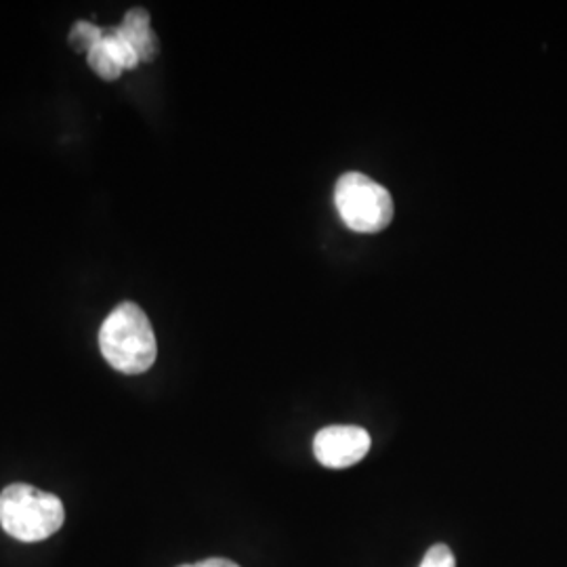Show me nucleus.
Listing matches in <instances>:
<instances>
[{"label":"nucleus","mask_w":567,"mask_h":567,"mask_svg":"<svg viewBox=\"0 0 567 567\" xmlns=\"http://www.w3.org/2000/svg\"><path fill=\"white\" fill-rule=\"evenodd\" d=\"M86 60H89L91 70H93L97 76H102L103 81H116V79H121V65L107 53V49L103 47L102 42H100L97 47H93V49L86 53Z\"/></svg>","instance_id":"0eeeda50"},{"label":"nucleus","mask_w":567,"mask_h":567,"mask_svg":"<svg viewBox=\"0 0 567 567\" xmlns=\"http://www.w3.org/2000/svg\"><path fill=\"white\" fill-rule=\"evenodd\" d=\"M368 450L370 435L362 426H326L313 440V454L328 468H347L355 465L364 458Z\"/></svg>","instance_id":"20e7f679"},{"label":"nucleus","mask_w":567,"mask_h":567,"mask_svg":"<svg viewBox=\"0 0 567 567\" xmlns=\"http://www.w3.org/2000/svg\"><path fill=\"white\" fill-rule=\"evenodd\" d=\"M421 567H456V559L446 545H435L426 550Z\"/></svg>","instance_id":"1a4fd4ad"},{"label":"nucleus","mask_w":567,"mask_h":567,"mask_svg":"<svg viewBox=\"0 0 567 567\" xmlns=\"http://www.w3.org/2000/svg\"><path fill=\"white\" fill-rule=\"evenodd\" d=\"M102 44L107 49V53L116 60V63L121 65L122 70H133V68H137L140 55H137V51L133 49V44L122 37L121 32H118V28L107 30V32L103 34Z\"/></svg>","instance_id":"423d86ee"},{"label":"nucleus","mask_w":567,"mask_h":567,"mask_svg":"<svg viewBox=\"0 0 567 567\" xmlns=\"http://www.w3.org/2000/svg\"><path fill=\"white\" fill-rule=\"evenodd\" d=\"M179 567H240L238 564H234V561H229V559H219V557H215V559H204L200 564H192V566H179Z\"/></svg>","instance_id":"9d476101"},{"label":"nucleus","mask_w":567,"mask_h":567,"mask_svg":"<svg viewBox=\"0 0 567 567\" xmlns=\"http://www.w3.org/2000/svg\"><path fill=\"white\" fill-rule=\"evenodd\" d=\"M103 30H100L97 25L89 23V21H79L72 32H70V42L76 51H84L89 53L93 47H97L103 41Z\"/></svg>","instance_id":"6e6552de"},{"label":"nucleus","mask_w":567,"mask_h":567,"mask_svg":"<svg viewBox=\"0 0 567 567\" xmlns=\"http://www.w3.org/2000/svg\"><path fill=\"white\" fill-rule=\"evenodd\" d=\"M334 203L344 225L360 234L381 231L393 221L389 189L362 173H344L337 182Z\"/></svg>","instance_id":"7ed1b4c3"},{"label":"nucleus","mask_w":567,"mask_h":567,"mask_svg":"<svg viewBox=\"0 0 567 567\" xmlns=\"http://www.w3.org/2000/svg\"><path fill=\"white\" fill-rule=\"evenodd\" d=\"M100 347L107 364L124 374H143L158 355L154 328L137 303H121L105 318Z\"/></svg>","instance_id":"f257e3e1"},{"label":"nucleus","mask_w":567,"mask_h":567,"mask_svg":"<svg viewBox=\"0 0 567 567\" xmlns=\"http://www.w3.org/2000/svg\"><path fill=\"white\" fill-rule=\"evenodd\" d=\"M118 32L133 44L140 61H152L158 55V49H161L158 37L152 30L150 13L142 7H135L124 16V20L118 25Z\"/></svg>","instance_id":"39448f33"},{"label":"nucleus","mask_w":567,"mask_h":567,"mask_svg":"<svg viewBox=\"0 0 567 567\" xmlns=\"http://www.w3.org/2000/svg\"><path fill=\"white\" fill-rule=\"evenodd\" d=\"M63 522L65 508L55 494L28 484H13L0 492V526L20 543L44 540L60 532Z\"/></svg>","instance_id":"f03ea898"}]
</instances>
